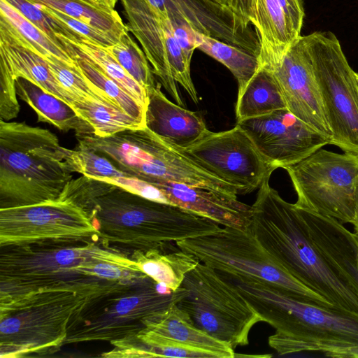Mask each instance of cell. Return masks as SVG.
I'll use <instances>...</instances> for the list:
<instances>
[{
  "label": "cell",
  "mask_w": 358,
  "mask_h": 358,
  "mask_svg": "<svg viewBox=\"0 0 358 358\" xmlns=\"http://www.w3.org/2000/svg\"><path fill=\"white\" fill-rule=\"evenodd\" d=\"M0 248V303L43 292H113L147 276L125 251L100 241Z\"/></svg>",
  "instance_id": "obj_1"
},
{
  "label": "cell",
  "mask_w": 358,
  "mask_h": 358,
  "mask_svg": "<svg viewBox=\"0 0 358 358\" xmlns=\"http://www.w3.org/2000/svg\"><path fill=\"white\" fill-rule=\"evenodd\" d=\"M65 196L88 213L103 245L124 251L162 249L222 228L217 222L177 206L83 175L69 182Z\"/></svg>",
  "instance_id": "obj_2"
},
{
  "label": "cell",
  "mask_w": 358,
  "mask_h": 358,
  "mask_svg": "<svg viewBox=\"0 0 358 358\" xmlns=\"http://www.w3.org/2000/svg\"><path fill=\"white\" fill-rule=\"evenodd\" d=\"M220 273L272 326L269 346L279 355L358 346V314L320 306L252 277Z\"/></svg>",
  "instance_id": "obj_3"
},
{
  "label": "cell",
  "mask_w": 358,
  "mask_h": 358,
  "mask_svg": "<svg viewBox=\"0 0 358 358\" xmlns=\"http://www.w3.org/2000/svg\"><path fill=\"white\" fill-rule=\"evenodd\" d=\"M266 179L259 188L250 229L264 248L291 275L336 308L358 314L357 296L313 245L299 209L285 201Z\"/></svg>",
  "instance_id": "obj_4"
},
{
  "label": "cell",
  "mask_w": 358,
  "mask_h": 358,
  "mask_svg": "<svg viewBox=\"0 0 358 358\" xmlns=\"http://www.w3.org/2000/svg\"><path fill=\"white\" fill-rule=\"evenodd\" d=\"M64 157L48 129L0 119V208L58 199L73 179Z\"/></svg>",
  "instance_id": "obj_5"
},
{
  "label": "cell",
  "mask_w": 358,
  "mask_h": 358,
  "mask_svg": "<svg viewBox=\"0 0 358 358\" xmlns=\"http://www.w3.org/2000/svg\"><path fill=\"white\" fill-rule=\"evenodd\" d=\"M78 147L109 159L128 176L148 184L180 182L203 187L233 196V185L218 178L146 127L129 129L108 137L76 136Z\"/></svg>",
  "instance_id": "obj_6"
},
{
  "label": "cell",
  "mask_w": 358,
  "mask_h": 358,
  "mask_svg": "<svg viewBox=\"0 0 358 358\" xmlns=\"http://www.w3.org/2000/svg\"><path fill=\"white\" fill-rule=\"evenodd\" d=\"M110 292H43L0 303V358L55 353L73 319L91 300Z\"/></svg>",
  "instance_id": "obj_7"
},
{
  "label": "cell",
  "mask_w": 358,
  "mask_h": 358,
  "mask_svg": "<svg viewBox=\"0 0 358 358\" xmlns=\"http://www.w3.org/2000/svg\"><path fill=\"white\" fill-rule=\"evenodd\" d=\"M189 294L181 286L171 292L150 277L127 288L91 300L70 323L64 345L88 341L110 343L145 329V322Z\"/></svg>",
  "instance_id": "obj_8"
},
{
  "label": "cell",
  "mask_w": 358,
  "mask_h": 358,
  "mask_svg": "<svg viewBox=\"0 0 358 358\" xmlns=\"http://www.w3.org/2000/svg\"><path fill=\"white\" fill-rule=\"evenodd\" d=\"M176 245L219 272L257 278L302 299L336 308L280 266L250 228L243 231L223 227L215 233L179 241Z\"/></svg>",
  "instance_id": "obj_9"
},
{
  "label": "cell",
  "mask_w": 358,
  "mask_h": 358,
  "mask_svg": "<svg viewBox=\"0 0 358 358\" xmlns=\"http://www.w3.org/2000/svg\"><path fill=\"white\" fill-rule=\"evenodd\" d=\"M181 286L189 294L177 306L196 327L233 349L249 343L252 327L262 320L231 282L199 262L187 273Z\"/></svg>",
  "instance_id": "obj_10"
},
{
  "label": "cell",
  "mask_w": 358,
  "mask_h": 358,
  "mask_svg": "<svg viewBox=\"0 0 358 358\" xmlns=\"http://www.w3.org/2000/svg\"><path fill=\"white\" fill-rule=\"evenodd\" d=\"M303 38L318 83L328 125L330 145L358 155V85L337 37L316 31Z\"/></svg>",
  "instance_id": "obj_11"
},
{
  "label": "cell",
  "mask_w": 358,
  "mask_h": 358,
  "mask_svg": "<svg viewBox=\"0 0 358 358\" xmlns=\"http://www.w3.org/2000/svg\"><path fill=\"white\" fill-rule=\"evenodd\" d=\"M285 169L297 194V208L354 225L357 155L339 154L322 148Z\"/></svg>",
  "instance_id": "obj_12"
},
{
  "label": "cell",
  "mask_w": 358,
  "mask_h": 358,
  "mask_svg": "<svg viewBox=\"0 0 358 358\" xmlns=\"http://www.w3.org/2000/svg\"><path fill=\"white\" fill-rule=\"evenodd\" d=\"M99 241V231L78 205L57 199L0 208V247Z\"/></svg>",
  "instance_id": "obj_13"
},
{
  "label": "cell",
  "mask_w": 358,
  "mask_h": 358,
  "mask_svg": "<svg viewBox=\"0 0 358 358\" xmlns=\"http://www.w3.org/2000/svg\"><path fill=\"white\" fill-rule=\"evenodd\" d=\"M126 26L141 43L153 73L176 103L183 106L177 83L197 103L199 96L190 75V64L178 44L173 26L148 0H120Z\"/></svg>",
  "instance_id": "obj_14"
},
{
  "label": "cell",
  "mask_w": 358,
  "mask_h": 358,
  "mask_svg": "<svg viewBox=\"0 0 358 358\" xmlns=\"http://www.w3.org/2000/svg\"><path fill=\"white\" fill-rule=\"evenodd\" d=\"M182 151L207 171L235 187L240 194L259 189L276 169L238 124L223 131L208 130Z\"/></svg>",
  "instance_id": "obj_15"
},
{
  "label": "cell",
  "mask_w": 358,
  "mask_h": 358,
  "mask_svg": "<svg viewBox=\"0 0 358 358\" xmlns=\"http://www.w3.org/2000/svg\"><path fill=\"white\" fill-rule=\"evenodd\" d=\"M265 159L275 169L292 166L329 141L287 108L237 122Z\"/></svg>",
  "instance_id": "obj_16"
},
{
  "label": "cell",
  "mask_w": 358,
  "mask_h": 358,
  "mask_svg": "<svg viewBox=\"0 0 358 358\" xmlns=\"http://www.w3.org/2000/svg\"><path fill=\"white\" fill-rule=\"evenodd\" d=\"M269 69L281 91L287 108L329 141L328 125L313 62L303 36H300L278 60L262 65Z\"/></svg>",
  "instance_id": "obj_17"
},
{
  "label": "cell",
  "mask_w": 358,
  "mask_h": 358,
  "mask_svg": "<svg viewBox=\"0 0 358 358\" xmlns=\"http://www.w3.org/2000/svg\"><path fill=\"white\" fill-rule=\"evenodd\" d=\"M27 79L73 108L76 99L50 70L48 62L25 45L0 20V119L9 121L20 111L15 81Z\"/></svg>",
  "instance_id": "obj_18"
},
{
  "label": "cell",
  "mask_w": 358,
  "mask_h": 358,
  "mask_svg": "<svg viewBox=\"0 0 358 358\" xmlns=\"http://www.w3.org/2000/svg\"><path fill=\"white\" fill-rule=\"evenodd\" d=\"M173 22L247 50L259 57L257 32L229 7L213 0H148Z\"/></svg>",
  "instance_id": "obj_19"
},
{
  "label": "cell",
  "mask_w": 358,
  "mask_h": 358,
  "mask_svg": "<svg viewBox=\"0 0 358 358\" xmlns=\"http://www.w3.org/2000/svg\"><path fill=\"white\" fill-rule=\"evenodd\" d=\"M151 199L170 203L209 218L223 227L249 229L252 206L211 189L180 182L150 184Z\"/></svg>",
  "instance_id": "obj_20"
},
{
  "label": "cell",
  "mask_w": 358,
  "mask_h": 358,
  "mask_svg": "<svg viewBox=\"0 0 358 358\" xmlns=\"http://www.w3.org/2000/svg\"><path fill=\"white\" fill-rule=\"evenodd\" d=\"M298 208L314 247L340 280L358 296V235L335 218Z\"/></svg>",
  "instance_id": "obj_21"
},
{
  "label": "cell",
  "mask_w": 358,
  "mask_h": 358,
  "mask_svg": "<svg viewBox=\"0 0 358 358\" xmlns=\"http://www.w3.org/2000/svg\"><path fill=\"white\" fill-rule=\"evenodd\" d=\"M145 117L148 129L181 150L196 143L208 131L197 112L169 101L159 83L148 92Z\"/></svg>",
  "instance_id": "obj_22"
},
{
  "label": "cell",
  "mask_w": 358,
  "mask_h": 358,
  "mask_svg": "<svg viewBox=\"0 0 358 358\" xmlns=\"http://www.w3.org/2000/svg\"><path fill=\"white\" fill-rule=\"evenodd\" d=\"M145 329L173 342L212 352L218 358L235 357L234 349L196 327L177 303L150 317Z\"/></svg>",
  "instance_id": "obj_23"
},
{
  "label": "cell",
  "mask_w": 358,
  "mask_h": 358,
  "mask_svg": "<svg viewBox=\"0 0 358 358\" xmlns=\"http://www.w3.org/2000/svg\"><path fill=\"white\" fill-rule=\"evenodd\" d=\"M15 87L17 95L33 108L38 122L52 124L65 132L72 130L76 136L94 134L92 124L62 99L22 78L15 81Z\"/></svg>",
  "instance_id": "obj_24"
},
{
  "label": "cell",
  "mask_w": 358,
  "mask_h": 358,
  "mask_svg": "<svg viewBox=\"0 0 358 358\" xmlns=\"http://www.w3.org/2000/svg\"><path fill=\"white\" fill-rule=\"evenodd\" d=\"M130 257L142 273L171 292L181 287L187 273L199 263L193 255L173 244L162 249L134 250Z\"/></svg>",
  "instance_id": "obj_25"
},
{
  "label": "cell",
  "mask_w": 358,
  "mask_h": 358,
  "mask_svg": "<svg viewBox=\"0 0 358 358\" xmlns=\"http://www.w3.org/2000/svg\"><path fill=\"white\" fill-rule=\"evenodd\" d=\"M113 349L103 352L105 358L189 357L218 358L212 352L182 345L165 338L148 329L110 342Z\"/></svg>",
  "instance_id": "obj_26"
},
{
  "label": "cell",
  "mask_w": 358,
  "mask_h": 358,
  "mask_svg": "<svg viewBox=\"0 0 358 358\" xmlns=\"http://www.w3.org/2000/svg\"><path fill=\"white\" fill-rule=\"evenodd\" d=\"M284 108H287L286 103L272 72L261 65L244 89L238 93L236 118L238 122Z\"/></svg>",
  "instance_id": "obj_27"
},
{
  "label": "cell",
  "mask_w": 358,
  "mask_h": 358,
  "mask_svg": "<svg viewBox=\"0 0 358 358\" xmlns=\"http://www.w3.org/2000/svg\"><path fill=\"white\" fill-rule=\"evenodd\" d=\"M0 20L45 60L55 57L71 67H78L76 57L66 48L55 42L4 0H0Z\"/></svg>",
  "instance_id": "obj_28"
},
{
  "label": "cell",
  "mask_w": 358,
  "mask_h": 358,
  "mask_svg": "<svg viewBox=\"0 0 358 358\" xmlns=\"http://www.w3.org/2000/svg\"><path fill=\"white\" fill-rule=\"evenodd\" d=\"M196 49L225 66L238 82V93L261 66L259 59L245 50L194 30Z\"/></svg>",
  "instance_id": "obj_29"
},
{
  "label": "cell",
  "mask_w": 358,
  "mask_h": 358,
  "mask_svg": "<svg viewBox=\"0 0 358 358\" xmlns=\"http://www.w3.org/2000/svg\"><path fill=\"white\" fill-rule=\"evenodd\" d=\"M59 10L120 38L129 32L119 13L112 8L92 4L83 0H29Z\"/></svg>",
  "instance_id": "obj_30"
},
{
  "label": "cell",
  "mask_w": 358,
  "mask_h": 358,
  "mask_svg": "<svg viewBox=\"0 0 358 358\" xmlns=\"http://www.w3.org/2000/svg\"><path fill=\"white\" fill-rule=\"evenodd\" d=\"M64 42L69 43L74 46L146 108L147 91L127 72L106 48L98 45L87 38L80 41Z\"/></svg>",
  "instance_id": "obj_31"
},
{
  "label": "cell",
  "mask_w": 358,
  "mask_h": 358,
  "mask_svg": "<svg viewBox=\"0 0 358 358\" xmlns=\"http://www.w3.org/2000/svg\"><path fill=\"white\" fill-rule=\"evenodd\" d=\"M73 109L92 124L95 129L94 135L99 137H108L126 129L145 127L122 111L94 102H77Z\"/></svg>",
  "instance_id": "obj_32"
},
{
  "label": "cell",
  "mask_w": 358,
  "mask_h": 358,
  "mask_svg": "<svg viewBox=\"0 0 358 358\" xmlns=\"http://www.w3.org/2000/svg\"><path fill=\"white\" fill-rule=\"evenodd\" d=\"M76 61L83 73L102 89L123 112L145 126V108L116 82L106 76L91 60L76 48Z\"/></svg>",
  "instance_id": "obj_33"
},
{
  "label": "cell",
  "mask_w": 358,
  "mask_h": 358,
  "mask_svg": "<svg viewBox=\"0 0 358 358\" xmlns=\"http://www.w3.org/2000/svg\"><path fill=\"white\" fill-rule=\"evenodd\" d=\"M106 50L147 92L156 86L157 83H155L154 73L143 50L131 39L128 32Z\"/></svg>",
  "instance_id": "obj_34"
},
{
  "label": "cell",
  "mask_w": 358,
  "mask_h": 358,
  "mask_svg": "<svg viewBox=\"0 0 358 358\" xmlns=\"http://www.w3.org/2000/svg\"><path fill=\"white\" fill-rule=\"evenodd\" d=\"M64 160L72 173H78L106 182L128 176L106 157L78 146L73 150L64 148Z\"/></svg>",
  "instance_id": "obj_35"
},
{
  "label": "cell",
  "mask_w": 358,
  "mask_h": 358,
  "mask_svg": "<svg viewBox=\"0 0 358 358\" xmlns=\"http://www.w3.org/2000/svg\"><path fill=\"white\" fill-rule=\"evenodd\" d=\"M4 1L19 11L55 42L66 48L69 52L66 45L63 43L64 41L76 42L85 38L62 22L48 14L36 3L29 0Z\"/></svg>",
  "instance_id": "obj_36"
},
{
  "label": "cell",
  "mask_w": 358,
  "mask_h": 358,
  "mask_svg": "<svg viewBox=\"0 0 358 358\" xmlns=\"http://www.w3.org/2000/svg\"><path fill=\"white\" fill-rule=\"evenodd\" d=\"M37 5L54 18L62 22L78 34L101 47L109 48L115 45L120 39L110 33L73 18L59 10L52 9L43 5Z\"/></svg>",
  "instance_id": "obj_37"
},
{
  "label": "cell",
  "mask_w": 358,
  "mask_h": 358,
  "mask_svg": "<svg viewBox=\"0 0 358 358\" xmlns=\"http://www.w3.org/2000/svg\"><path fill=\"white\" fill-rule=\"evenodd\" d=\"M176 38L180 45L187 61L191 64L193 52L196 49L194 29L185 24L171 22Z\"/></svg>",
  "instance_id": "obj_38"
},
{
  "label": "cell",
  "mask_w": 358,
  "mask_h": 358,
  "mask_svg": "<svg viewBox=\"0 0 358 358\" xmlns=\"http://www.w3.org/2000/svg\"><path fill=\"white\" fill-rule=\"evenodd\" d=\"M288 20L298 34H301L304 18L302 0H278Z\"/></svg>",
  "instance_id": "obj_39"
},
{
  "label": "cell",
  "mask_w": 358,
  "mask_h": 358,
  "mask_svg": "<svg viewBox=\"0 0 358 358\" xmlns=\"http://www.w3.org/2000/svg\"><path fill=\"white\" fill-rule=\"evenodd\" d=\"M229 7L246 25L253 26L256 29V0H229Z\"/></svg>",
  "instance_id": "obj_40"
},
{
  "label": "cell",
  "mask_w": 358,
  "mask_h": 358,
  "mask_svg": "<svg viewBox=\"0 0 358 358\" xmlns=\"http://www.w3.org/2000/svg\"><path fill=\"white\" fill-rule=\"evenodd\" d=\"M324 355L334 358H358V346L334 350Z\"/></svg>",
  "instance_id": "obj_41"
},
{
  "label": "cell",
  "mask_w": 358,
  "mask_h": 358,
  "mask_svg": "<svg viewBox=\"0 0 358 358\" xmlns=\"http://www.w3.org/2000/svg\"><path fill=\"white\" fill-rule=\"evenodd\" d=\"M118 0H96V1L106 7L114 8Z\"/></svg>",
  "instance_id": "obj_42"
},
{
  "label": "cell",
  "mask_w": 358,
  "mask_h": 358,
  "mask_svg": "<svg viewBox=\"0 0 358 358\" xmlns=\"http://www.w3.org/2000/svg\"><path fill=\"white\" fill-rule=\"evenodd\" d=\"M355 234L358 235V189L356 198V207H355V222L354 224Z\"/></svg>",
  "instance_id": "obj_43"
},
{
  "label": "cell",
  "mask_w": 358,
  "mask_h": 358,
  "mask_svg": "<svg viewBox=\"0 0 358 358\" xmlns=\"http://www.w3.org/2000/svg\"><path fill=\"white\" fill-rule=\"evenodd\" d=\"M222 5H224V6H228L229 7V0H213Z\"/></svg>",
  "instance_id": "obj_44"
},
{
  "label": "cell",
  "mask_w": 358,
  "mask_h": 358,
  "mask_svg": "<svg viewBox=\"0 0 358 358\" xmlns=\"http://www.w3.org/2000/svg\"><path fill=\"white\" fill-rule=\"evenodd\" d=\"M83 1H85V2H87V3H92V4H99V3L96 1V0H83Z\"/></svg>",
  "instance_id": "obj_45"
},
{
  "label": "cell",
  "mask_w": 358,
  "mask_h": 358,
  "mask_svg": "<svg viewBox=\"0 0 358 358\" xmlns=\"http://www.w3.org/2000/svg\"><path fill=\"white\" fill-rule=\"evenodd\" d=\"M355 77H356V80H357V85H358V73L357 72H355Z\"/></svg>",
  "instance_id": "obj_46"
}]
</instances>
